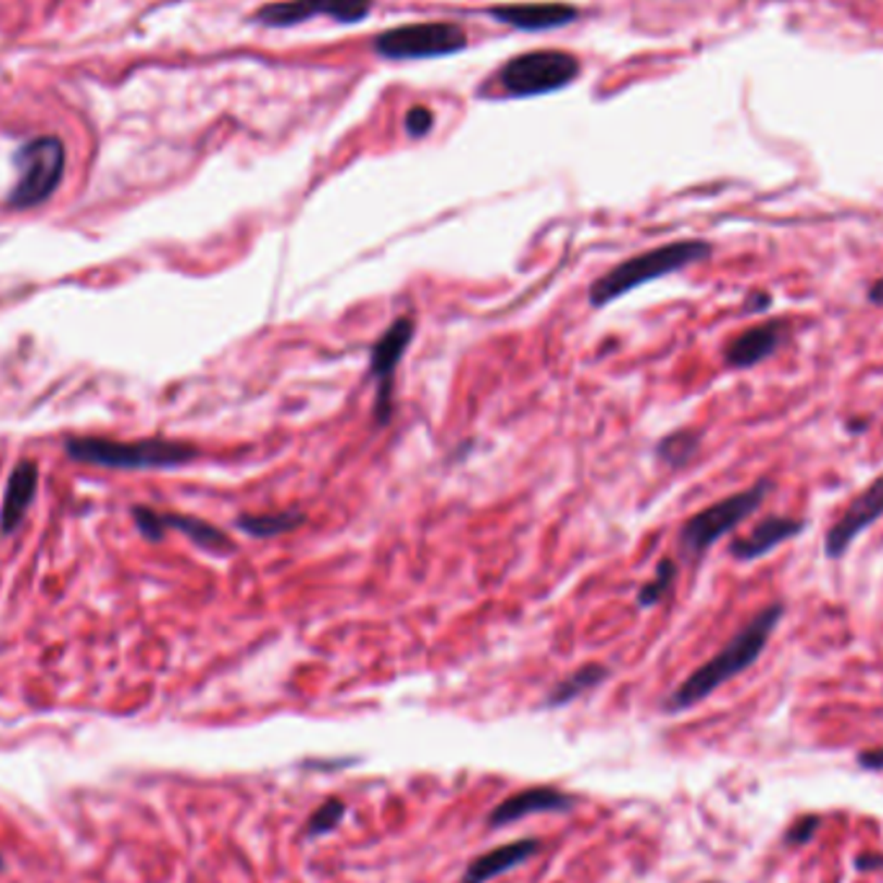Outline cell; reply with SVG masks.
<instances>
[{"instance_id":"1","label":"cell","mask_w":883,"mask_h":883,"mask_svg":"<svg viewBox=\"0 0 883 883\" xmlns=\"http://www.w3.org/2000/svg\"><path fill=\"white\" fill-rule=\"evenodd\" d=\"M783 615H785L783 602H772L768 607H762L742 631H736V636L731 638L719 654H713L706 664L695 669V672L669 695L664 702L667 713H682V710L695 708L698 702L710 698L716 689H721L726 682L739 677V674L747 672L751 664H757V659H760L764 648H768L775 627L781 625Z\"/></svg>"},{"instance_id":"2","label":"cell","mask_w":883,"mask_h":883,"mask_svg":"<svg viewBox=\"0 0 883 883\" xmlns=\"http://www.w3.org/2000/svg\"><path fill=\"white\" fill-rule=\"evenodd\" d=\"M710 253H713V246L698 238L672 240V244L657 246L651 251L620 261L618 266L605 272L602 277L592 282L586 298H589L592 308H605L623 298V295L633 293V289L648 285V282H657L661 277H669V274L682 272V269L700 264Z\"/></svg>"},{"instance_id":"3","label":"cell","mask_w":883,"mask_h":883,"mask_svg":"<svg viewBox=\"0 0 883 883\" xmlns=\"http://www.w3.org/2000/svg\"><path fill=\"white\" fill-rule=\"evenodd\" d=\"M65 452L75 462L114 471H163L197 458L195 447L174 439L116 442L107 437H71L65 442Z\"/></svg>"},{"instance_id":"4","label":"cell","mask_w":883,"mask_h":883,"mask_svg":"<svg viewBox=\"0 0 883 883\" xmlns=\"http://www.w3.org/2000/svg\"><path fill=\"white\" fill-rule=\"evenodd\" d=\"M772 488H775V483L762 478L751 483L744 492L723 496V499L713 501L710 507L695 512L680 527L677 543L682 556L689 558V561H700L721 537L734 533L742 522H747L762 507L764 499L772 494Z\"/></svg>"},{"instance_id":"5","label":"cell","mask_w":883,"mask_h":883,"mask_svg":"<svg viewBox=\"0 0 883 883\" xmlns=\"http://www.w3.org/2000/svg\"><path fill=\"white\" fill-rule=\"evenodd\" d=\"M16 163V184L9 191V207L32 210L45 204L62 184L67 165L65 142L58 135H41L26 140L13 156Z\"/></svg>"},{"instance_id":"6","label":"cell","mask_w":883,"mask_h":883,"mask_svg":"<svg viewBox=\"0 0 883 883\" xmlns=\"http://www.w3.org/2000/svg\"><path fill=\"white\" fill-rule=\"evenodd\" d=\"M582 73L576 54L563 50H533L514 54L499 71L503 94L514 99L554 94L574 83Z\"/></svg>"},{"instance_id":"7","label":"cell","mask_w":883,"mask_h":883,"mask_svg":"<svg viewBox=\"0 0 883 883\" xmlns=\"http://www.w3.org/2000/svg\"><path fill=\"white\" fill-rule=\"evenodd\" d=\"M468 47V34L452 21L403 24L375 37V52L385 60H426L455 54Z\"/></svg>"},{"instance_id":"8","label":"cell","mask_w":883,"mask_h":883,"mask_svg":"<svg viewBox=\"0 0 883 883\" xmlns=\"http://www.w3.org/2000/svg\"><path fill=\"white\" fill-rule=\"evenodd\" d=\"M413 334H416V321L411 315H396L388 328L377 336L370 349V375L375 381V416L377 426H385L393 416V385H396V370L401 364L403 355L409 351Z\"/></svg>"},{"instance_id":"9","label":"cell","mask_w":883,"mask_h":883,"mask_svg":"<svg viewBox=\"0 0 883 883\" xmlns=\"http://www.w3.org/2000/svg\"><path fill=\"white\" fill-rule=\"evenodd\" d=\"M375 9L372 0H274L253 13V21L269 29L298 26L315 16H328L339 24H360Z\"/></svg>"},{"instance_id":"10","label":"cell","mask_w":883,"mask_h":883,"mask_svg":"<svg viewBox=\"0 0 883 883\" xmlns=\"http://www.w3.org/2000/svg\"><path fill=\"white\" fill-rule=\"evenodd\" d=\"M883 517V473L873 478L855 499L847 503L845 512L834 520L824 535V556L830 561L845 558L850 545L858 540L866 530H871Z\"/></svg>"},{"instance_id":"11","label":"cell","mask_w":883,"mask_h":883,"mask_svg":"<svg viewBox=\"0 0 883 883\" xmlns=\"http://www.w3.org/2000/svg\"><path fill=\"white\" fill-rule=\"evenodd\" d=\"M785 331H788V323L783 319H770L744 328L742 334H736L723 347V364L731 370H751L757 364L768 362L770 357L781 351Z\"/></svg>"},{"instance_id":"12","label":"cell","mask_w":883,"mask_h":883,"mask_svg":"<svg viewBox=\"0 0 883 883\" xmlns=\"http://www.w3.org/2000/svg\"><path fill=\"white\" fill-rule=\"evenodd\" d=\"M806 527H809V522L801 520V517L768 514L762 517V522H757L747 535L734 537L729 545V554L739 563L760 561V558L770 556L772 550L781 548L783 543L801 535Z\"/></svg>"},{"instance_id":"13","label":"cell","mask_w":883,"mask_h":883,"mask_svg":"<svg viewBox=\"0 0 883 883\" xmlns=\"http://www.w3.org/2000/svg\"><path fill=\"white\" fill-rule=\"evenodd\" d=\"M574 806L576 798L563 793L561 788H554V785H533V788H524L520 793H514V796L503 798V801L488 813V826H492V830H499V826L514 824L524 817H533V813H563L574 809Z\"/></svg>"},{"instance_id":"14","label":"cell","mask_w":883,"mask_h":883,"mask_svg":"<svg viewBox=\"0 0 883 883\" xmlns=\"http://www.w3.org/2000/svg\"><path fill=\"white\" fill-rule=\"evenodd\" d=\"M492 18L522 32H545L576 21L579 11L569 3H501L488 9Z\"/></svg>"},{"instance_id":"15","label":"cell","mask_w":883,"mask_h":883,"mask_svg":"<svg viewBox=\"0 0 883 883\" xmlns=\"http://www.w3.org/2000/svg\"><path fill=\"white\" fill-rule=\"evenodd\" d=\"M537 853H540V843L537 840H517V843L499 845L494 850L473 858L471 866L462 873L460 883H488L503 873L514 871L517 866L533 860Z\"/></svg>"},{"instance_id":"16","label":"cell","mask_w":883,"mask_h":883,"mask_svg":"<svg viewBox=\"0 0 883 883\" xmlns=\"http://www.w3.org/2000/svg\"><path fill=\"white\" fill-rule=\"evenodd\" d=\"M37 488H39V468L34 465L32 460L18 462V465L13 468L9 486H5L3 507H0V533L9 535L18 527L26 509L32 507L34 496H37Z\"/></svg>"},{"instance_id":"17","label":"cell","mask_w":883,"mask_h":883,"mask_svg":"<svg viewBox=\"0 0 883 883\" xmlns=\"http://www.w3.org/2000/svg\"><path fill=\"white\" fill-rule=\"evenodd\" d=\"M161 522H163L165 533H169V530H176V533L186 535L191 543L199 545V548L210 550V554H215V556H231L233 550H236V545H233V540L223 533V530L215 527V524L199 520V517L161 512Z\"/></svg>"},{"instance_id":"18","label":"cell","mask_w":883,"mask_h":883,"mask_svg":"<svg viewBox=\"0 0 883 883\" xmlns=\"http://www.w3.org/2000/svg\"><path fill=\"white\" fill-rule=\"evenodd\" d=\"M607 674L610 672H607V667H602V664H586L582 669H576L574 674H569V677L561 680L554 689H550L545 706L548 708L569 706V702L582 698L586 689H595L597 685H602V682L607 680Z\"/></svg>"},{"instance_id":"19","label":"cell","mask_w":883,"mask_h":883,"mask_svg":"<svg viewBox=\"0 0 883 883\" xmlns=\"http://www.w3.org/2000/svg\"><path fill=\"white\" fill-rule=\"evenodd\" d=\"M306 522V514L302 512H251V514H240L236 520V527L240 533L251 535V537H279L298 530L300 524Z\"/></svg>"},{"instance_id":"20","label":"cell","mask_w":883,"mask_h":883,"mask_svg":"<svg viewBox=\"0 0 883 883\" xmlns=\"http://www.w3.org/2000/svg\"><path fill=\"white\" fill-rule=\"evenodd\" d=\"M700 450V434L693 430H677L667 434L657 445V458L669 468H682Z\"/></svg>"},{"instance_id":"21","label":"cell","mask_w":883,"mask_h":883,"mask_svg":"<svg viewBox=\"0 0 883 883\" xmlns=\"http://www.w3.org/2000/svg\"><path fill=\"white\" fill-rule=\"evenodd\" d=\"M674 579H677V563H674L672 558H664V561L657 565V574H654V579H648V582L641 586L638 605L641 607L659 605L661 599L669 595V589H672Z\"/></svg>"},{"instance_id":"22","label":"cell","mask_w":883,"mask_h":883,"mask_svg":"<svg viewBox=\"0 0 883 883\" xmlns=\"http://www.w3.org/2000/svg\"><path fill=\"white\" fill-rule=\"evenodd\" d=\"M344 817H347V804H344L341 798H328L321 809H315L313 813H310L308 826H306V837L313 840V837H323V834H331L344 822Z\"/></svg>"},{"instance_id":"23","label":"cell","mask_w":883,"mask_h":883,"mask_svg":"<svg viewBox=\"0 0 883 883\" xmlns=\"http://www.w3.org/2000/svg\"><path fill=\"white\" fill-rule=\"evenodd\" d=\"M133 517H135L137 530H140V533H142L145 537H148V540H153V543L163 540V537H165V527H163L161 512H158V509L135 507V509H133Z\"/></svg>"},{"instance_id":"24","label":"cell","mask_w":883,"mask_h":883,"mask_svg":"<svg viewBox=\"0 0 883 883\" xmlns=\"http://www.w3.org/2000/svg\"><path fill=\"white\" fill-rule=\"evenodd\" d=\"M406 133L411 137H424L430 135V129L434 127V114L430 107H411L406 112Z\"/></svg>"},{"instance_id":"25","label":"cell","mask_w":883,"mask_h":883,"mask_svg":"<svg viewBox=\"0 0 883 883\" xmlns=\"http://www.w3.org/2000/svg\"><path fill=\"white\" fill-rule=\"evenodd\" d=\"M819 830V817H809V819H801V822L793 824V830L788 832V843L791 845H804L809 843L813 837V832Z\"/></svg>"},{"instance_id":"26","label":"cell","mask_w":883,"mask_h":883,"mask_svg":"<svg viewBox=\"0 0 883 883\" xmlns=\"http://www.w3.org/2000/svg\"><path fill=\"white\" fill-rule=\"evenodd\" d=\"M770 306H772L770 293H762V289H757V293H751L747 298L744 313H762V310H770Z\"/></svg>"},{"instance_id":"27","label":"cell","mask_w":883,"mask_h":883,"mask_svg":"<svg viewBox=\"0 0 883 883\" xmlns=\"http://www.w3.org/2000/svg\"><path fill=\"white\" fill-rule=\"evenodd\" d=\"M858 764L866 770H883V749H868L858 755Z\"/></svg>"},{"instance_id":"28","label":"cell","mask_w":883,"mask_h":883,"mask_svg":"<svg viewBox=\"0 0 883 883\" xmlns=\"http://www.w3.org/2000/svg\"><path fill=\"white\" fill-rule=\"evenodd\" d=\"M868 302H871V306L883 308V277L871 282V287H868Z\"/></svg>"},{"instance_id":"29","label":"cell","mask_w":883,"mask_h":883,"mask_svg":"<svg viewBox=\"0 0 883 883\" xmlns=\"http://www.w3.org/2000/svg\"><path fill=\"white\" fill-rule=\"evenodd\" d=\"M0 866H3V858H0Z\"/></svg>"}]
</instances>
